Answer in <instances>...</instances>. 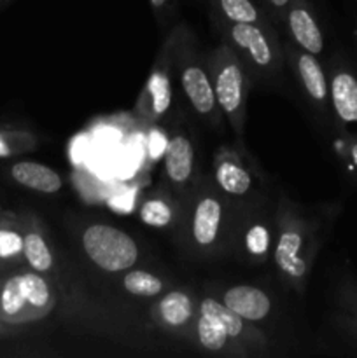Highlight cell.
<instances>
[{
  "label": "cell",
  "mask_w": 357,
  "mask_h": 358,
  "mask_svg": "<svg viewBox=\"0 0 357 358\" xmlns=\"http://www.w3.org/2000/svg\"><path fill=\"white\" fill-rule=\"evenodd\" d=\"M56 304L55 292L41 273L21 271L0 283V322L21 325L48 317Z\"/></svg>",
  "instance_id": "1"
},
{
  "label": "cell",
  "mask_w": 357,
  "mask_h": 358,
  "mask_svg": "<svg viewBox=\"0 0 357 358\" xmlns=\"http://www.w3.org/2000/svg\"><path fill=\"white\" fill-rule=\"evenodd\" d=\"M209 73L212 79L217 105L241 135L245 119V77L240 62L230 45H220L210 56Z\"/></svg>",
  "instance_id": "2"
},
{
  "label": "cell",
  "mask_w": 357,
  "mask_h": 358,
  "mask_svg": "<svg viewBox=\"0 0 357 358\" xmlns=\"http://www.w3.org/2000/svg\"><path fill=\"white\" fill-rule=\"evenodd\" d=\"M83 248L94 266L107 273L128 271L139 261V247L125 231L93 224L83 233Z\"/></svg>",
  "instance_id": "3"
},
{
  "label": "cell",
  "mask_w": 357,
  "mask_h": 358,
  "mask_svg": "<svg viewBox=\"0 0 357 358\" xmlns=\"http://www.w3.org/2000/svg\"><path fill=\"white\" fill-rule=\"evenodd\" d=\"M308 247L312 245L308 243V231L304 224L286 220L276 240L273 261L279 271L287 280L298 283V287L304 282L310 271L312 248Z\"/></svg>",
  "instance_id": "4"
},
{
  "label": "cell",
  "mask_w": 357,
  "mask_h": 358,
  "mask_svg": "<svg viewBox=\"0 0 357 358\" xmlns=\"http://www.w3.org/2000/svg\"><path fill=\"white\" fill-rule=\"evenodd\" d=\"M181 86L191 107L202 117L210 119L212 122L219 119L220 108L214 93L212 79L203 66L195 62L186 63L184 69L181 70Z\"/></svg>",
  "instance_id": "5"
},
{
  "label": "cell",
  "mask_w": 357,
  "mask_h": 358,
  "mask_svg": "<svg viewBox=\"0 0 357 358\" xmlns=\"http://www.w3.org/2000/svg\"><path fill=\"white\" fill-rule=\"evenodd\" d=\"M230 38L240 48L255 66L266 70L272 69L275 62V51L259 23H233L230 27Z\"/></svg>",
  "instance_id": "6"
},
{
  "label": "cell",
  "mask_w": 357,
  "mask_h": 358,
  "mask_svg": "<svg viewBox=\"0 0 357 358\" xmlns=\"http://www.w3.org/2000/svg\"><path fill=\"white\" fill-rule=\"evenodd\" d=\"M223 303L247 322L265 320L272 311V301L265 290L252 285H234L223 294Z\"/></svg>",
  "instance_id": "7"
},
{
  "label": "cell",
  "mask_w": 357,
  "mask_h": 358,
  "mask_svg": "<svg viewBox=\"0 0 357 358\" xmlns=\"http://www.w3.org/2000/svg\"><path fill=\"white\" fill-rule=\"evenodd\" d=\"M223 224V203L216 196L205 194L195 206L191 236L200 248H210L219 238Z\"/></svg>",
  "instance_id": "8"
},
{
  "label": "cell",
  "mask_w": 357,
  "mask_h": 358,
  "mask_svg": "<svg viewBox=\"0 0 357 358\" xmlns=\"http://www.w3.org/2000/svg\"><path fill=\"white\" fill-rule=\"evenodd\" d=\"M287 23H289V30L294 41L304 51L312 52V55H321L324 49V37H322L321 28L304 0H293V6L287 14Z\"/></svg>",
  "instance_id": "9"
},
{
  "label": "cell",
  "mask_w": 357,
  "mask_h": 358,
  "mask_svg": "<svg viewBox=\"0 0 357 358\" xmlns=\"http://www.w3.org/2000/svg\"><path fill=\"white\" fill-rule=\"evenodd\" d=\"M172 105V83L170 73H168L167 66L158 63L156 69L150 72L149 79H147L146 87H144L142 98H140V112L146 115L147 119L154 121L160 119L164 112L170 108Z\"/></svg>",
  "instance_id": "10"
},
{
  "label": "cell",
  "mask_w": 357,
  "mask_h": 358,
  "mask_svg": "<svg viewBox=\"0 0 357 358\" xmlns=\"http://www.w3.org/2000/svg\"><path fill=\"white\" fill-rule=\"evenodd\" d=\"M198 313L206 315V317L216 320L219 325H223L224 331L230 334V338L233 339V341L248 343L252 341V339H255V341L259 343H265L262 336L258 334L255 329H252L251 325H248L251 322L244 320L240 315H237L233 310H230L226 304L214 299V297H205V299L200 303Z\"/></svg>",
  "instance_id": "11"
},
{
  "label": "cell",
  "mask_w": 357,
  "mask_h": 358,
  "mask_svg": "<svg viewBox=\"0 0 357 358\" xmlns=\"http://www.w3.org/2000/svg\"><path fill=\"white\" fill-rule=\"evenodd\" d=\"M332 108L343 124H357V77L350 70L338 69L329 86Z\"/></svg>",
  "instance_id": "12"
},
{
  "label": "cell",
  "mask_w": 357,
  "mask_h": 358,
  "mask_svg": "<svg viewBox=\"0 0 357 358\" xmlns=\"http://www.w3.org/2000/svg\"><path fill=\"white\" fill-rule=\"evenodd\" d=\"M10 177L23 187L42 194H55L63 187V180L52 168L35 161H20L10 166Z\"/></svg>",
  "instance_id": "13"
},
{
  "label": "cell",
  "mask_w": 357,
  "mask_h": 358,
  "mask_svg": "<svg viewBox=\"0 0 357 358\" xmlns=\"http://www.w3.org/2000/svg\"><path fill=\"white\" fill-rule=\"evenodd\" d=\"M156 315L160 324L168 331H184L195 317V306L191 297L181 290H172L164 294L158 303Z\"/></svg>",
  "instance_id": "14"
},
{
  "label": "cell",
  "mask_w": 357,
  "mask_h": 358,
  "mask_svg": "<svg viewBox=\"0 0 357 358\" xmlns=\"http://www.w3.org/2000/svg\"><path fill=\"white\" fill-rule=\"evenodd\" d=\"M192 164H195V149L191 140L184 135L172 136L164 152L167 177L177 185L186 184L191 178Z\"/></svg>",
  "instance_id": "15"
},
{
  "label": "cell",
  "mask_w": 357,
  "mask_h": 358,
  "mask_svg": "<svg viewBox=\"0 0 357 358\" xmlns=\"http://www.w3.org/2000/svg\"><path fill=\"white\" fill-rule=\"evenodd\" d=\"M298 73L303 87L307 90L308 96L321 107H326L329 96L328 79L324 76L321 63L317 62L315 55L312 52H301L298 56Z\"/></svg>",
  "instance_id": "16"
},
{
  "label": "cell",
  "mask_w": 357,
  "mask_h": 358,
  "mask_svg": "<svg viewBox=\"0 0 357 358\" xmlns=\"http://www.w3.org/2000/svg\"><path fill=\"white\" fill-rule=\"evenodd\" d=\"M216 182L226 194L244 196L251 191L252 177L237 159H223L216 164Z\"/></svg>",
  "instance_id": "17"
},
{
  "label": "cell",
  "mask_w": 357,
  "mask_h": 358,
  "mask_svg": "<svg viewBox=\"0 0 357 358\" xmlns=\"http://www.w3.org/2000/svg\"><path fill=\"white\" fill-rule=\"evenodd\" d=\"M23 255L34 271L49 273L55 264L51 248L38 231H28L23 236Z\"/></svg>",
  "instance_id": "18"
},
{
  "label": "cell",
  "mask_w": 357,
  "mask_h": 358,
  "mask_svg": "<svg viewBox=\"0 0 357 358\" xmlns=\"http://www.w3.org/2000/svg\"><path fill=\"white\" fill-rule=\"evenodd\" d=\"M196 338L206 352L212 353L226 352L230 341H233L223 325L202 313H198V318H196Z\"/></svg>",
  "instance_id": "19"
},
{
  "label": "cell",
  "mask_w": 357,
  "mask_h": 358,
  "mask_svg": "<svg viewBox=\"0 0 357 358\" xmlns=\"http://www.w3.org/2000/svg\"><path fill=\"white\" fill-rule=\"evenodd\" d=\"M122 289L133 296L140 297H154L164 290L163 280L149 271H128L122 276Z\"/></svg>",
  "instance_id": "20"
},
{
  "label": "cell",
  "mask_w": 357,
  "mask_h": 358,
  "mask_svg": "<svg viewBox=\"0 0 357 358\" xmlns=\"http://www.w3.org/2000/svg\"><path fill=\"white\" fill-rule=\"evenodd\" d=\"M216 3L231 23H261L258 7L251 0H216Z\"/></svg>",
  "instance_id": "21"
},
{
  "label": "cell",
  "mask_w": 357,
  "mask_h": 358,
  "mask_svg": "<svg viewBox=\"0 0 357 358\" xmlns=\"http://www.w3.org/2000/svg\"><path fill=\"white\" fill-rule=\"evenodd\" d=\"M35 145H37V138L31 133L0 129V157H13L28 152Z\"/></svg>",
  "instance_id": "22"
},
{
  "label": "cell",
  "mask_w": 357,
  "mask_h": 358,
  "mask_svg": "<svg viewBox=\"0 0 357 358\" xmlns=\"http://www.w3.org/2000/svg\"><path fill=\"white\" fill-rule=\"evenodd\" d=\"M140 220L150 227H164L174 220V212L163 199H147L140 206Z\"/></svg>",
  "instance_id": "23"
},
{
  "label": "cell",
  "mask_w": 357,
  "mask_h": 358,
  "mask_svg": "<svg viewBox=\"0 0 357 358\" xmlns=\"http://www.w3.org/2000/svg\"><path fill=\"white\" fill-rule=\"evenodd\" d=\"M245 250L252 259H262L265 261L270 248V231L266 229L265 224H252L245 231Z\"/></svg>",
  "instance_id": "24"
},
{
  "label": "cell",
  "mask_w": 357,
  "mask_h": 358,
  "mask_svg": "<svg viewBox=\"0 0 357 358\" xmlns=\"http://www.w3.org/2000/svg\"><path fill=\"white\" fill-rule=\"evenodd\" d=\"M23 255V236L14 229L0 227V259L13 261Z\"/></svg>",
  "instance_id": "25"
},
{
  "label": "cell",
  "mask_w": 357,
  "mask_h": 358,
  "mask_svg": "<svg viewBox=\"0 0 357 358\" xmlns=\"http://www.w3.org/2000/svg\"><path fill=\"white\" fill-rule=\"evenodd\" d=\"M268 2H270V6L273 7V9L279 10V13H282V10L286 9V7L289 6V3L293 2V0H268Z\"/></svg>",
  "instance_id": "26"
},
{
  "label": "cell",
  "mask_w": 357,
  "mask_h": 358,
  "mask_svg": "<svg viewBox=\"0 0 357 358\" xmlns=\"http://www.w3.org/2000/svg\"><path fill=\"white\" fill-rule=\"evenodd\" d=\"M349 156H350V161H352L354 166L357 168V140L349 147Z\"/></svg>",
  "instance_id": "27"
},
{
  "label": "cell",
  "mask_w": 357,
  "mask_h": 358,
  "mask_svg": "<svg viewBox=\"0 0 357 358\" xmlns=\"http://www.w3.org/2000/svg\"><path fill=\"white\" fill-rule=\"evenodd\" d=\"M346 331L352 332V336L356 338V341H357V318H354V320H350L349 324H346Z\"/></svg>",
  "instance_id": "28"
},
{
  "label": "cell",
  "mask_w": 357,
  "mask_h": 358,
  "mask_svg": "<svg viewBox=\"0 0 357 358\" xmlns=\"http://www.w3.org/2000/svg\"><path fill=\"white\" fill-rule=\"evenodd\" d=\"M149 2H150V6L154 7V9L160 10V9H163L164 6H167L168 0H149Z\"/></svg>",
  "instance_id": "29"
},
{
  "label": "cell",
  "mask_w": 357,
  "mask_h": 358,
  "mask_svg": "<svg viewBox=\"0 0 357 358\" xmlns=\"http://www.w3.org/2000/svg\"><path fill=\"white\" fill-rule=\"evenodd\" d=\"M6 324H2V322H0V334H6Z\"/></svg>",
  "instance_id": "30"
},
{
  "label": "cell",
  "mask_w": 357,
  "mask_h": 358,
  "mask_svg": "<svg viewBox=\"0 0 357 358\" xmlns=\"http://www.w3.org/2000/svg\"><path fill=\"white\" fill-rule=\"evenodd\" d=\"M9 2H10V0H0V7H4L6 3H9Z\"/></svg>",
  "instance_id": "31"
}]
</instances>
